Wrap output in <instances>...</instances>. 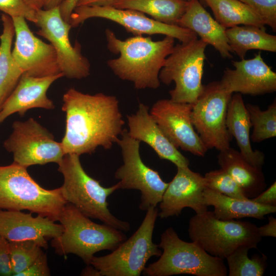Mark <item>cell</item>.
<instances>
[{"mask_svg":"<svg viewBox=\"0 0 276 276\" xmlns=\"http://www.w3.org/2000/svg\"><path fill=\"white\" fill-rule=\"evenodd\" d=\"M65 130L61 142L64 154H91L109 149L123 132L125 121L113 96L84 94L74 88L63 95Z\"/></svg>","mask_w":276,"mask_h":276,"instance_id":"6da1fadb","label":"cell"},{"mask_svg":"<svg viewBox=\"0 0 276 276\" xmlns=\"http://www.w3.org/2000/svg\"><path fill=\"white\" fill-rule=\"evenodd\" d=\"M108 49L119 54L108 60L107 65L123 80L131 82L137 89H156L160 86L159 72L174 46V38L166 36L153 41L150 37L134 36L124 40L109 29L105 30Z\"/></svg>","mask_w":276,"mask_h":276,"instance_id":"7a4b0ae2","label":"cell"},{"mask_svg":"<svg viewBox=\"0 0 276 276\" xmlns=\"http://www.w3.org/2000/svg\"><path fill=\"white\" fill-rule=\"evenodd\" d=\"M79 156L76 154H64L58 164V171L63 177L60 189L64 199L89 218L98 219L121 231H129L130 224L116 217L108 208L107 199L119 189L118 183L110 187H103L86 173Z\"/></svg>","mask_w":276,"mask_h":276,"instance_id":"3957f363","label":"cell"},{"mask_svg":"<svg viewBox=\"0 0 276 276\" xmlns=\"http://www.w3.org/2000/svg\"><path fill=\"white\" fill-rule=\"evenodd\" d=\"M58 221L63 230L59 237L52 240L55 252L60 255L75 254L87 265L96 252L113 251L126 239L122 231L92 221L69 203L63 208Z\"/></svg>","mask_w":276,"mask_h":276,"instance_id":"277c9868","label":"cell"},{"mask_svg":"<svg viewBox=\"0 0 276 276\" xmlns=\"http://www.w3.org/2000/svg\"><path fill=\"white\" fill-rule=\"evenodd\" d=\"M67 202L60 188L47 190L17 164L0 166V209L28 210L58 221Z\"/></svg>","mask_w":276,"mask_h":276,"instance_id":"5b68a950","label":"cell"},{"mask_svg":"<svg viewBox=\"0 0 276 276\" xmlns=\"http://www.w3.org/2000/svg\"><path fill=\"white\" fill-rule=\"evenodd\" d=\"M158 246L163 251L157 261L145 268L142 273L144 275H227L223 259L210 255L194 242L181 240L172 227L162 233Z\"/></svg>","mask_w":276,"mask_h":276,"instance_id":"8992f818","label":"cell"},{"mask_svg":"<svg viewBox=\"0 0 276 276\" xmlns=\"http://www.w3.org/2000/svg\"><path fill=\"white\" fill-rule=\"evenodd\" d=\"M258 227L248 221L220 220L207 211L191 218L188 234L208 254L224 259L241 246L257 249L262 239Z\"/></svg>","mask_w":276,"mask_h":276,"instance_id":"52a82bcc","label":"cell"},{"mask_svg":"<svg viewBox=\"0 0 276 276\" xmlns=\"http://www.w3.org/2000/svg\"><path fill=\"white\" fill-rule=\"evenodd\" d=\"M137 229L110 254L94 256L90 265L100 276H139L147 261L153 256H160L162 250L152 241L158 210L151 206Z\"/></svg>","mask_w":276,"mask_h":276,"instance_id":"ba28073f","label":"cell"},{"mask_svg":"<svg viewBox=\"0 0 276 276\" xmlns=\"http://www.w3.org/2000/svg\"><path fill=\"white\" fill-rule=\"evenodd\" d=\"M207 45L197 38L174 46L159 74L160 81L165 84L175 83L174 88L169 91L171 100L193 104L202 92Z\"/></svg>","mask_w":276,"mask_h":276,"instance_id":"9c48e42d","label":"cell"},{"mask_svg":"<svg viewBox=\"0 0 276 276\" xmlns=\"http://www.w3.org/2000/svg\"><path fill=\"white\" fill-rule=\"evenodd\" d=\"M233 94L220 81L204 85L192 105L193 125L208 150L222 151L230 147L232 136L226 126L227 106Z\"/></svg>","mask_w":276,"mask_h":276,"instance_id":"30bf717a","label":"cell"},{"mask_svg":"<svg viewBox=\"0 0 276 276\" xmlns=\"http://www.w3.org/2000/svg\"><path fill=\"white\" fill-rule=\"evenodd\" d=\"M141 142L129 135L124 130L117 144L121 148L123 164L114 173L119 180V189H135L141 192L139 208L147 211L161 201L168 187L158 172L145 164L140 153Z\"/></svg>","mask_w":276,"mask_h":276,"instance_id":"8fae6325","label":"cell"},{"mask_svg":"<svg viewBox=\"0 0 276 276\" xmlns=\"http://www.w3.org/2000/svg\"><path fill=\"white\" fill-rule=\"evenodd\" d=\"M4 146L13 154V163L27 168L50 163L58 164L64 153L61 143L33 118L14 121Z\"/></svg>","mask_w":276,"mask_h":276,"instance_id":"7c38bea8","label":"cell"},{"mask_svg":"<svg viewBox=\"0 0 276 276\" xmlns=\"http://www.w3.org/2000/svg\"><path fill=\"white\" fill-rule=\"evenodd\" d=\"M100 17L114 21L135 36L163 34L187 42L197 38L193 31L177 25H171L147 17L138 11L120 9L113 6H83L76 7L71 15L70 24L77 27L86 20Z\"/></svg>","mask_w":276,"mask_h":276,"instance_id":"4fadbf2b","label":"cell"},{"mask_svg":"<svg viewBox=\"0 0 276 276\" xmlns=\"http://www.w3.org/2000/svg\"><path fill=\"white\" fill-rule=\"evenodd\" d=\"M36 33L47 39L55 49L60 72L70 79H81L90 74V63L81 53L80 44L72 45L69 38L72 26L65 21L59 7L36 11Z\"/></svg>","mask_w":276,"mask_h":276,"instance_id":"5bb4252c","label":"cell"},{"mask_svg":"<svg viewBox=\"0 0 276 276\" xmlns=\"http://www.w3.org/2000/svg\"><path fill=\"white\" fill-rule=\"evenodd\" d=\"M11 18L15 36L12 56L22 74L41 77L62 73L53 47L35 36L25 18Z\"/></svg>","mask_w":276,"mask_h":276,"instance_id":"9a60e30c","label":"cell"},{"mask_svg":"<svg viewBox=\"0 0 276 276\" xmlns=\"http://www.w3.org/2000/svg\"><path fill=\"white\" fill-rule=\"evenodd\" d=\"M192 108L191 104L161 99L153 105L149 112L176 148L204 156L208 149L193 125Z\"/></svg>","mask_w":276,"mask_h":276,"instance_id":"2e32d148","label":"cell"},{"mask_svg":"<svg viewBox=\"0 0 276 276\" xmlns=\"http://www.w3.org/2000/svg\"><path fill=\"white\" fill-rule=\"evenodd\" d=\"M177 173L168 183L159 202L161 218L178 216L185 208L193 209L196 214L208 211L203 193L206 188L204 176L189 167H177Z\"/></svg>","mask_w":276,"mask_h":276,"instance_id":"e0dca14e","label":"cell"},{"mask_svg":"<svg viewBox=\"0 0 276 276\" xmlns=\"http://www.w3.org/2000/svg\"><path fill=\"white\" fill-rule=\"evenodd\" d=\"M232 64L235 69L226 68L220 81L229 93L258 96L276 91V73L260 52L251 59L233 61Z\"/></svg>","mask_w":276,"mask_h":276,"instance_id":"ac0fdd59","label":"cell"},{"mask_svg":"<svg viewBox=\"0 0 276 276\" xmlns=\"http://www.w3.org/2000/svg\"><path fill=\"white\" fill-rule=\"evenodd\" d=\"M55 222L40 215L34 217L31 212L0 209V236L8 241H33L47 249L48 240L63 232L62 225Z\"/></svg>","mask_w":276,"mask_h":276,"instance_id":"d6986e66","label":"cell"},{"mask_svg":"<svg viewBox=\"0 0 276 276\" xmlns=\"http://www.w3.org/2000/svg\"><path fill=\"white\" fill-rule=\"evenodd\" d=\"M128 134L148 145L159 158L169 160L177 167H189V159L182 154L155 122L148 106L140 103L135 113L127 116Z\"/></svg>","mask_w":276,"mask_h":276,"instance_id":"ffe728a7","label":"cell"},{"mask_svg":"<svg viewBox=\"0 0 276 276\" xmlns=\"http://www.w3.org/2000/svg\"><path fill=\"white\" fill-rule=\"evenodd\" d=\"M62 77V73L41 77L22 74L0 109V124L14 113L22 116L34 108L53 109L55 105L47 93L52 83Z\"/></svg>","mask_w":276,"mask_h":276,"instance_id":"44dd1931","label":"cell"},{"mask_svg":"<svg viewBox=\"0 0 276 276\" xmlns=\"http://www.w3.org/2000/svg\"><path fill=\"white\" fill-rule=\"evenodd\" d=\"M178 26L194 31L208 44L212 45L224 58H232V50L225 34L226 28L204 9L199 0H190Z\"/></svg>","mask_w":276,"mask_h":276,"instance_id":"7402d4cb","label":"cell"},{"mask_svg":"<svg viewBox=\"0 0 276 276\" xmlns=\"http://www.w3.org/2000/svg\"><path fill=\"white\" fill-rule=\"evenodd\" d=\"M228 133L235 137L242 156L251 165L262 168L265 155L259 150H254L250 144V130L252 127L241 94L232 95L226 117Z\"/></svg>","mask_w":276,"mask_h":276,"instance_id":"603a6c76","label":"cell"},{"mask_svg":"<svg viewBox=\"0 0 276 276\" xmlns=\"http://www.w3.org/2000/svg\"><path fill=\"white\" fill-rule=\"evenodd\" d=\"M218 164L241 188L244 195L251 199L263 192L266 187L262 168L247 162L240 152L231 147L220 151Z\"/></svg>","mask_w":276,"mask_h":276,"instance_id":"cb8c5ba5","label":"cell"},{"mask_svg":"<svg viewBox=\"0 0 276 276\" xmlns=\"http://www.w3.org/2000/svg\"><path fill=\"white\" fill-rule=\"evenodd\" d=\"M203 195L206 205L214 206L213 213L216 218L220 220L246 217L261 220L265 215L276 212V206L261 205L250 199L234 198L206 188Z\"/></svg>","mask_w":276,"mask_h":276,"instance_id":"d4e9b609","label":"cell"},{"mask_svg":"<svg viewBox=\"0 0 276 276\" xmlns=\"http://www.w3.org/2000/svg\"><path fill=\"white\" fill-rule=\"evenodd\" d=\"M1 20L3 30L0 35V109L22 75L12 56V44L15 36L12 19L3 13Z\"/></svg>","mask_w":276,"mask_h":276,"instance_id":"484cf974","label":"cell"},{"mask_svg":"<svg viewBox=\"0 0 276 276\" xmlns=\"http://www.w3.org/2000/svg\"><path fill=\"white\" fill-rule=\"evenodd\" d=\"M225 34L232 52L241 59L252 49L276 52V36L257 26H236L226 29Z\"/></svg>","mask_w":276,"mask_h":276,"instance_id":"4316f807","label":"cell"},{"mask_svg":"<svg viewBox=\"0 0 276 276\" xmlns=\"http://www.w3.org/2000/svg\"><path fill=\"white\" fill-rule=\"evenodd\" d=\"M188 0H117L113 7L131 9L150 15L154 19L171 25H177L185 13Z\"/></svg>","mask_w":276,"mask_h":276,"instance_id":"83f0119b","label":"cell"},{"mask_svg":"<svg viewBox=\"0 0 276 276\" xmlns=\"http://www.w3.org/2000/svg\"><path fill=\"white\" fill-rule=\"evenodd\" d=\"M215 19L223 27L239 25L257 26L265 30L262 18L251 8L239 0H205Z\"/></svg>","mask_w":276,"mask_h":276,"instance_id":"f1b7e54d","label":"cell"},{"mask_svg":"<svg viewBox=\"0 0 276 276\" xmlns=\"http://www.w3.org/2000/svg\"><path fill=\"white\" fill-rule=\"evenodd\" d=\"M251 249L247 246H241L236 249L226 259L229 268V276H262L266 268L267 258L255 255L250 258L248 252Z\"/></svg>","mask_w":276,"mask_h":276,"instance_id":"f546056e","label":"cell"},{"mask_svg":"<svg viewBox=\"0 0 276 276\" xmlns=\"http://www.w3.org/2000/svg\"><path fill=\"white\" fill-rule=\"evenodd\" d=\"M246 108L253 127L251 140L255 143L276 136V102L274 100L265 110L257 105L247 104Z\"/></svg>","mask_w":276,"mask_h":276,"instance_id":"4dcf8cb0","label":"cell"},{"mask_svg":"<svg viewBox=\"0 0 276 276\" xmlns=\"http://www.w3.org/2000/svg\"><path fill=\"white\" fill-rule=\"evenodd\" d=\"M9 242L12 275L17 276L43 252L42 248L33 241Z\"/></svg>","mask_w":276,"mask_h":276,"instance_id":"1f68e13d","label":"cell"},{"mask_svg":"<svg viewBox=\"0 0 276 276\" xmlns=\"http://www.w3.org/2000/svg\"><path fill=\"white\" fill-rule=\"evenodd\" d=\"M204 177L206 188L234 198L249 199L238 184L221 168L206 173Z\"/></svg>","mask_w":276,"mask_h":276,"instance_id":"d6a6232c","label":"cell"},{"mask_svg":"<svg viewBox=\"0 0 276 276\" xmlns=\"http://www.w3.org/2000/svg\"><path fill=\"white\" fill-rule=\"evenodd\" d=\"M255 11L266 25L276 31V0H239Z\"/></svg>","mask_w":276,"mask_h":276,"instance_id":"836d02e7","label":"cell"},{"mask_svg":"<svg viewBox=\"0 0 276 276\" xmlns=\"http://www.w3.org/2000/svg\"><path fill=\"white\" fill-rule=\"evenodd\" d=\"M0 11L11 18L22 17L35 24L37 21L36 11L25 0H0Z\"/></svg>","mask_w":276,"mask_h":276,"instance_id":"e575fe53","label":"cell"},{"mask_svg":"<svg viewBox=\"0 0 276 276\" xmlns=\"http://www.w3.org/2000/svg\"><path fill=\"white\" fill-rule=\"evenodd\" d=\"M50 275L45 254L42 253L26 269L17 276H48Z\"/></svg>","mask_w":276,"mask_h":276,"instance_id":"d590c367","label":"cell"},{"mask_svg":"<svg viewBox=\"0 0 276 276\" xmlns=\"http://www.w3.org/2000/svg\"><path fill=\"white\" fill-rule=\"evenodd\" d=\"M0 275H12L9 242L0 236Z\"/></svg>","mask_w":276,"mask_h":276,"instance_id":"8d00e7d4","label":"cell"},{"mask_svg":"<svg viewBox=\"0 0 276 276\" xmlns=\"http://www.w3.org/2000/svg\"><path fill=\"white\" fill-rule=\"evenodd\" d=\"M261 205L276 206V182L274 181L267 189L250 199Z\"/></svg>","mask_w":276,"mask_h":276,"instance_id":"74e56055","label":"cell"},{"mask_svg":"<svg viewBox=\"0 0 276 276\" xmlns=\"http://www.w3.org/2000/svg\"><path fill=\"white\" fill-rule=\"evenodd\" d=\"M260 236L276 237V219L270 216L267 224L258 227Z\"/></svg>","mask_w":276,"mask_h":276,"instance_id":"f35d334b","label":"cell"},{"mask_svg":"<svg viewBox=\"0 0 276 276\" xmlns=\"http://www.w3.org/2000/svg\"><path fill=\"white\" fill-rule=\"evenodd\" d=\"M78 0H66L59 7L63 19L70 24V16L77 6Z\"/></svg>","mask_w":276,"mask_h":276,"instance_id":"ab89813d","label":"cell"},{"mask_svg":"<svg viewBox=\"0 0 276 276\" xmlns=\"http://www.w3.org/2000/svg\"><path fill=\"white\" fill-rule=\"evenodd\" d=\"M117 0H78L77 6H112Z\"/></svg>","mask_w":276,"mask_h":276,"instance_id":"60d3db41","label":"cell"},{"mask_svg":"<svg viewBox=\"0 0 276 276\" xmlns=\"http://www.w3.org/2000/svg\"><path fill=\"white\" fill-rule=\"evenodd\" d=\"M66 0H43V8L45 10L59 7Z\"/></svg>","mask_w":276,"mask_h":276,"instance_id":"b9f144b4","label":"cell"},{"mask_svg":"<svg viewBox=\"0 0 276 276\" xmlns=\"http://www.w3.org/2000/svg\"><path fill=\"white\" fill-rule=\"evenodd\" d=\"M32 9L37 11L43 8V0H25Z\"/></svg>","mask_w":276,"mask_h":276,"instance_id":"7bdbcfd3","label":"cell"},{"mask_svg":"<svg viewBox=\"0 0 276 276\" xmlns=\"http://www.w3.org/2000/svg\"><path fill=\"white\" fill-rule=\"evenodd\" d=\"M82 275H95L100 276L98 270H97L94 266H90V265H88L82 271Z\"/></svg>","mask_w":276,"mask_h":276,"instance_id":"ee69618b","label":"cell"},{"mask_svg":"<svg viewBox=\"0 0 276 276\" xmlns=\"http://www.w3.org/2000/svg\"><path fill=\"white\" fill-rule=\"evenodd\" d=\"M199 1L203 6H206V4L205 0H200Z\"/></svg>","mask_w":276,"mask_h":276,"instance_id":"f6af8a7d","label":"cell"},{"mask_svg":"<svg viewBox=\"0 0 276 276\" xmlns=\"http://www.w3.org/2000/svg\"><path fill=\"white\" fill-rule=\"evenodd\" d=\"M188 1H190V0H188Z\"/></svg>","mask_w":276,"mask_h":276,"instance_id":"bcb514c9","label":"cell"}]
</instances>
